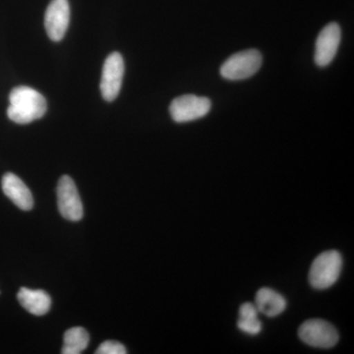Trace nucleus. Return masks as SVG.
<instances>
[{
	"mask_svg": "<svg viewBox=\"0 0 354 354\" xmlns=\"http://www.w3.org/2000/svg\"><path fill=\"white\" fill-rule=\"evenodd\" d=\"M10 106L7 115L13 122L28 124L43 118L48 109V104L41 93L27 86L14 88L9 95Z\"/></svg>",
	"mask_w": 354,
	"mask_h": 354,
	"instance_id": "f257e3e1",
	"label": "nucleus"
},
{
	"mask_svg": "<svg viewBox=\"0 0 354 354\" xmlns=\"http://www.w3.org/2000/svg\"><path fill=\"white\" fill-rule=\"evenodd\" d=\"M342 258L335 250L326 251L317 256L309 271V283L317 290L334 286L341 276Z\"/></svg>",
	"mask_w": 354,
	"mask_h": 354,
	"instance_id": "f03ea898",
	"label": "nucleus"
},
{
	"mask_svg": "<svg viewBox=\"0 0 354 354\" xmlns=\"http://www.w3.org/2000/svg\"><path fill=\"white\" fill-rule=\"evenodd\" d=\"M263 64V57L258 50H246L234 53L221 65L220 73L230 81H241L255 75Z\"/></svg>",
	"mask_w": 354,
	"mask_h": 354,
	"instance_id": "7ed1b4c3",
	"label": "nucleus"
},
{
	"mask_svg": "<svg viewBox=\"0 0 354 354\" xmlns=\"http://www.w3.org/2000/svg\"><path fill=\"white\" fill-rule=\"evenodd\" d=\"M298 335L304 344L317 348H332L339 342V333L334 326L322 319L305 321Z\"/></svg>",
	"mask_w": 354,
	"mask_h": 354,
	"instance_id": "20e7f679",
	"label": "nucleus"
},
{
	"mask_svg": "<svg viewBox=\"0 0 354 354\" xmlns=\"http://www.w3.org/2000/svg\"><path fill=\"white\" fill-rule=\"evenodd\" d=\"M212 102L208 97L195 95L177 97L169 106V113L177 123H186L200 120L209 113Z\"/></svg>",
	"mask_w": 354,
	"mask_h": 354,
	"instance_id": "39448f33",
	"label": "nucleus"
},
{
	"mask_svg": "<svg viewBox=\"0 0 354 354\" xmlns=\"http://www.w3.org/2000/svg\"><path fill=\"white\" fill-rule=\"evenodd\" d=\"M57 205L60 215L66 220L78 221L83 218V204L73 179L62 176L57 185Z\"/></svg>",
	"mask_w": 354,
	"mask_h": 354,
	"instance_id": "423d86ee",
	"label": "nucleus"
},
{
	"mask_svg": "<svg viewBox=\"0 0 354 354\" xmlns=\"http://www.w3.org/2000/svg\"><path fill=\"white\" fill-rule=\"evenodd\" d=\"M124 75V60L120 53H113L106 57L102 67L101 92L106 101L113 102L120 94Z\"/></svg>",
	"mask_w": 354,
	"mask_h": 354,
	"instance_id": "0eeeda50",
	"label": "nucleus"
},
{
	"mask_svg": "<svg viewBox=\"0 0 354 354\" xmlns=\"http://www.w3.org/2000/svg\"><path fill=\"white\" fill-rule=\"evenodd\" d=\"M342 39V30L337 23H330L318 35L314 60L317 66L327 67L334 60Z\"/></svg>",
	"mask_w": 354,
	"mask_h": 354,
	"instance_id": "6e6552de",
	"label": "nucleus"
},
{
	"mask_svg": "<svg viewBox=\"0 0 354 354\" xmlns=\"http://www.w3.org/2000/svg\"><path fill=\"white\" fill-rule=\"evenodd\" d=\"M70 21L68 0H51L44 15V27L48 38L59 41L64 38Z\"/></svg>",
	"mask_w": 354,
	"mask_h": 354,
	"instance_id": "1a4fd4ad",
	"label": "nucleus"
},
{
	"mask_svg": "<svg viewBox=\"0 0 354 354\" xmlns=\"http://www.w3.org/2000/svg\"><path fill=\"white\" fill-rule=\"evenodd\" d=\"M4 194L23 211H30L34 206V199L28 186L14 174L8 172L2 177Z\"/></svg>",
	"mask_w": 354,
	"mask_h": 354,
	"instance_id": "9d476101",
	"label": "nucleus"
},
{
	"mask_svg": "<svg viewBox=\"0 0 354 354\" xmlns=\"http://www.w3.org/2000/svg\"><path fill=\"white\" fill-rule=\"evenodd\" d=\"M17 298L23 308L32 315L43 316L50 311L51 299L46 291L22 288L18 292Z\"/></svg>",
	"mask_w": 354,
	"mask_h": 354,
	"instance_id": "9b49d317",
	"label": "nucleus"
},
{
	"mask_svg": "<svg viewBox=\"0 0 354 354\" xmlns=\"http://www.w3.org/2000/svg\"><path fill=\"white\" fill-rule=\"evenodd\" d=\"M255 306L258 312L267 317L281 315L286 308V300L283 295L271 288H263L258 290L255 297Z\"/></svg>",
	"mask_w": 354,
	"mask_h": 354,
	"instance_id": "f8f14e48",
	"label": "nucleus"
},
{
	"mask_svg": "<svg viewBox=\"0 0 354 354\" xmlns=\"http://www.w3.org/2000/svg\"><path fill=\"white\" fill-rule=\"evenodd\" d=\"M257 308L255 304L246 302L242 304L239 309V319L237 321V327L245 334L255 335L262 330V323L258 318Z\"/></svg>",
	"mask_w": 354,
	"mask_h": 354,
	"instance_id": "ddd939ff",
	"label": "nucleus"
},
{
	"mask_svg": "<svg viewBox=\"0 0 354 354\" xmlns=\"http://www.w3.org/2000/svg\"><path fill=\"white\" fill-rule=\"evenodd\" d=\"M64 348L62 353L80 354L88 348L90 337L82 327H74L64 334Z\"/></svg>",
	"mask_w": 354,
	"mask_h": 354,
	"instance_id": "4468645a",
	"label": "nucleus"
},
{
	"mask_svg": "<svg viewBox=\"0 0 354 354\" xmlns=\"http://www.w3.org/2000/svg\"><path fill=\"white\" fill-rule=\"evenodd\" d=\"M97 354H125L127 348L120 342L115 341H106L102 342L101 346L95 351Z\"/></svg>",
	"mask_w": 354,
	"mask_h": 354,
	"instance_id": "2eb2a0df",
	"label": "nucleus"
}]
</instances>
